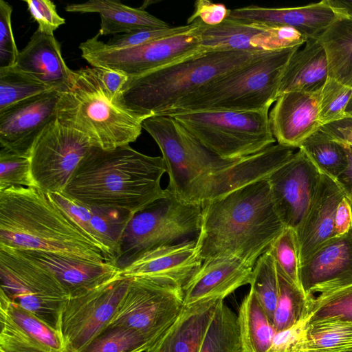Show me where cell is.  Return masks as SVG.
I'll list each match as a JSON object with an SVG mask.
<instances>
[{
	"label": "cell",
	"instance_id": "9c48e42d",
	"mask_svg": "<svg viewBox=\"0 0 352 352\" xmlns=\"http://www.w3.org/2000/svg\"><path fill=\"white\" fill-rule=\"evenodd\" d=\"M201 214V206L181 201L167 190L165 197L129 219L120 239L114 265L121 271L151 250L197 234Z\"/></svg>",
	"mask_w": 352,
	"mask_h": 352
},
{
	"label": "cell",
	"instance_id": "f35d334b",
	"mask_svg": "<svg viewBox=\"0 0 352 352\" xmlns=\"http://www.w3.org/2000/svg\"><path fill=\"white\" fill-rule=\"evenodd\" d=\"M250 286L273 324L279 286L276 262L267 250L258 258L253 267Z\"/></svg>",
	"mask_w": 352,
	"mask_h": 352
},
{
	"label": "cell",
	"instance_id": "7c38bea8",
	"mask_svg": "<svg viewBox=\"0 0 352 352\" xmlns=\"http://www.w3.org/2000/svg\"><path fill=\"white\" fill-rule=\"evenodd\" d=\"M199 27L190 32L120 50L107 47L105 43L99 40L97 34L80 43L79 49L82 57L92 67L116 70L132 78L203 51L200 45Z\"/></svg>",
	"mask_w": 352,
	"mask_h": 352
},
{
	"label": "cell",
	"instance_id": "d590c367",
	"mask_svg": "<svg viewBox=\"0 0 352 352\" xmlns=\"http://www.w3.org/2000/svg\"><path fill=\"white\" fill-rule=\"evenodd\" d=\"M279 294L274 314L276 332L295 324L309 310L308 298L303 289L294 285L277 266Z\"/></svg>",
	"mask_w": 352,
	"mask_h": 352
},
{
	"label": "cell",
	"instance_id": "f907efd6",
	"mask_svg": "<svg viewBox=\"0 0 352 352\" xmlns=\"http://www.w3.org/2000/svg\"><path fill=\"white\" fill-rule=\"evenodd\" d=\"M320 129L333 140L352 146V115L324 124Z\"/></svg>",
	"mask_w": 352,
	"mask_h": 352
},
{
	"label": "cell",
	"instance_id": "d4e9b609",
	"mask_svg": "<svg viewBox=\"0 0 352 352\" xmlns=\"http://www.w3.org/2000/svg\"><path fill=\"white\" fill-rule=\"evenodd\" d=\"M18 251L50 271L69 296L82 294L120 273L116 266L109 262H96L42 251Z\"/></svg>",
	"mask_w": 352,
	"mask_h": 352
},
{
	"label": "cell",
	"instance_id": "83f0119b",
	"mask_svg": "<svg viewBox=\"0 0 352 352\" xmlns=\"http://www.w3.org/2000/svg\"><path fill=\"white\" fill-rule=\"evenodd\" d=\"M220 300H212L184 306L175 322L145 352H199Z\"/></svg>",
	"mask_w": 352,
	"mask_h": 352
},
{
	"label": "cell",
	"instance_id": "ee69618b",
	"mask_svg": "<svg viewBox=\"0 0 352 352\" xmlns=\"http://www.w3.org/2000/svg\"><path fill=\"white\" fill-rule=\"evenodd\" d=\"M12 186L36 187L32 178L30 156L0 149V191Z\"/></svg>",
	"mask_w": 352,
	"mask_h": 352
},
{
	"label": "cell",
	"instance_id": "6da1fadb",
	"mask_svg": "<svg viewBox=\"0 0 352 352\" xmlns=\"http://www.w3.org/2000/svg\"><path fill=\"white\" fill-rule=\"evenodd\" d=\"M201 208L196 247L202 261L236 258L254 267L285 228L275 208L267 179L238 188Z\"/></svg>",
	"mask_w": 352,
	"mask_h": 352
},
{
	"label": "cell",
	"instance_id": "b9f144b4",
	"mask_svg": "<svg viewBox=\"0 0 352 352\" xmlns=\"http://www.w3.org/2000/svg\"><path fill=\"white\" fill-rule=\"evenodd\" d=\"M197 19L192 23L177 27L144 28L131 32L114 35L105 45L107 47L120 50L138 47L148 43L192 32L200 24Z\"/></svg>",
	"mask_w": 352,
	"mask_h": 352
},
{
	"label": "cell",
	"instance_id": "60d3db41",
	"mask_svg": "<svg viewBox=\"0 0 352 352\" xmlns=\"http://www.w3.org/2000/svg\"><path fill=\"white\" fill-rule=\"evenodd\" d=\"M267 251L284 274L302 289L299 278V252L296 230L285 227L272 243Z\"/></svg>",
	"mask_w": 352,
	"mask_h": 352
},
{
	"label": "cell",
	"instance_id": "9f6ffc18",
	"mask_svg": "<svg viewBox=\"0 0 352 352\" xmlns=\"http://www.w3.org/2000/svg\"><path fill=\"white\" fill-rule=\"evenodd\" d=\"M0 352H4V351H2V350H0Z\"/></svg>",
	"mask_w": 352,
	"mask_h": 352
},
{
	"label": "cell",
	"instance_id": "f6af8a7d",
	"mask_svg": "<svg viewBox=\"0 0 352 352\" xmlns=\"http://www.w3.org/2000/svg\"><path fill=\"white\" fill-rule=\"evenodd\" d=\"M311 314L307 312L292 327L276 332L267 352H307V329Z\"/></svg>",
	"mask_w": 352,
	"mask_h": 352
},
{
	"label": "cell",
	"instance_id": "ba28073f",
	"mask_svg": "<svg viewBox=\"0 0 352 352\" xmlns=\"http://www.w3.org/2000/svg\"><path fill=\"white\" fill-rule=\"evenodd\" d=\"M268 111H192L168 116L220 157L239 160L261 151L276 142Z\"/></svg>",
	"mask_w": 352,
	"mask_h": 352
},
{
	"label": "cell",
	"instance_id": "30bf717a",
	"mask_svg": "<svg viewBox=\"0 0 352 352\" xmlns=\"http://www.w3.org/2000/svg\"><path fill=\"white\" fill-rule=\"evenodd\" d=\"M0 291L11 301L60 332L62 310L69 295L50 271L0 245Z\"/></svg>",
	"mask_w": 352,
	"mask_h": 352
},
{
	"label": "cell",
	"instance_id": "816d5d0a",
	"mask_svg": "<svg viewBox=\"0 0 352 352\" xmlns=\"http://www.w3.org/2000/svg\"><path fill=\"white\" fill-rule=\"evenodd\" d=\"M352 229V205L345 196L339 203L334 221L335 237L342 236Z\"/></svg>",
	"mask_w": 352,
	"mask_h": 352
},
{
	"label": "cell",
	"instance_id": "4dcf8cb0",
	"mask_svg": "<svg viewBox=\"0 0 352 352\" xmlns=\"http://www.w3.org/2000/svg\"><path fill=\"white\" fill-rule=\"evenodd\" d=\"M318 39L326 52L329 77L352 87V18L338 16Z\"/></svg>",
	"mask_w": 352,
	"mask_h": 352
},
{
	"label": "cell",
	"instance_id": "603a6c76",
	"mask_svg": "<svg viewBox=\"0 0 352 352\" xmlns=\"http://www.w3.org/2000/svg\"><path fill=\"white\" fill-rule=\"evenodd\" d=\"M345 196L336 180L322 173L314 199L296 230L300 265L324 243L335 238L336 212Z\"/></svg>",
	"mask_w": 352,
	"mask_h": 352
},
{
	"label": "cell",
	"instance_id": "f5cc1de1",
	"mask_svg": "<svg viewBox=\"0 0 352 352\" xmlns=\"http://www.w3.org/2000/svg\"><path fill=\"white\" fill-rule=\"evenodd\" d=\"M342 144L347 153L349 164L345 170L338 177L336 182L352 205V146Z\"/></svg>",
	"mask_w": 352,
	"mask_h": 352
},
{
	"label": "cell",
	"instance_id": "2e32d148",
	"mask_svg": "<svg viewBox=\"0 0 352 352\" xmlns=\"http://www.w3.org/2000/svg\"><path fill=\"white\" fill-rule=\"evenodd\" d=\"M322 173L299 149L268 178L276 212L285 227L295 230L316 195Z\"/></svg>",
	"mask_w": 352,
	"mask_h": 352
},
{
	"label": "cell",
	"instance_id": "836d02e7",
	"mask_svg": "<svg viewBox=\"0 0 352 352\" xmlns=\"http://www.w3.org/2000/svg\"><path fill=\"white\" fill-rule=\"evenodd\" d=\"M199 352H241L238 317L223 300L216 307Z\"/></svg>",
	"mask_w": 352,
	"mask_h": 352
},
{
	"label": "cell",
	"instance_id": "3957f363",
	"mask_svg": "<svg viewBox=\"0 0 352 352\" xmlns=\"http://www.w3.org/2000/svg\"><path fill=\"white\" fill-rule=\"evenodd\" d=\"M0 245L107 262L82 228L37 187L0 191Z\"/></svg>",
	"mask_w": 352,
	"mask_h": 352
},
{
	"label": "cell",
	"instance_id": "1f68e13d",
	"mask_svg": "<svg viewBox=\"0 0 352 352\" xmlns=\"http://www.w3.org/2000/svg\"><path fill=\"white\" fill-rule=\"evenodd\" d=\"M237 317L241 352H267L276 331L252 289L242 301Z\"/></svg>",
	"mask_w": 352,
	"mask_h": 352
},
{
	"label": "cell",
	"instance_id": "ab89813d",
	"mask_svg": "<svg viewBox=\"0 0 352 352\" xmlns=\"http://www.w3.org/2000/svg\"><path fill=\"white\" fill-rule=\"evenodd\" d=\"M155 342L135 331L109 326L80 352H145Z\"/></svg>",
	"mask_w": 352,
	"mask_h": 352
},
{
	"label": "cell",
	"instance_id": "f546056e",
	"mask_svg": "<svg viewBox=\"0 0 352 352\" xmlns=\"http://www.w3.org/2000/svg\"><path fill=\"white\" fill-rule=\"evenodd\" d=\"M66 12H96L100 16L99 36L125 34L144 28H165L169 25L145 11L132 8L118 0H89L80 3L67 4Z\"/></svg>",
	"mask_w": 352,
	"mask_h": 352
},
{
	"label": "cell",
	"instance_id": "484cf974",
	"mask_svg": "<svg viewBox=\"0 0 352 352\" xmlns=\"http://www.w3.org/2000/svg\"><path fill=\"white\" fill-rule=\"evenodd\" d=\"M48 194L95 242L106 261L114 265L120 239L133 214L117 210L89 207L62 193Z\"/></svg>",
	"mask_w": 352,
	"mask_h": 352
},
{
	"label": "cell",
	"instance_id": "11a10c76",
	"mask_svg": "<svg viewBox=\"0 0 352 352\" xmlns=\"http://www.w3.org/2000/svg\"><path fill=\"white\" fill-rule=\"evenodd\" d=\"M345 112L346 115H352V95L346 107Z\"/></svg>",
	"mask_w": 352,
	"mask_h": 352
},
{
	"label": "cell",
	"instance_id": "8fae6325",
	"mask_svg": "<svg viewBox=\"0 0 352 352\" xmlns=\"http://www.w3.org/2000/svg\"><path fill=\"white\" fill-rule=\"evenodd\" d=\"M184 307L183 288L177 284L164 280L131 278L109 326L127 328L156 341Z\"/></svg>",
	"mask_w": 352,
	"mask_h": 352
},
{
	"label": "cell",
	"instance_id": "8d00e7d4",
	"mask_svg": "<svg viewBox=\"0 0 352 352\" xmlns=\"http://www.w3.org/2000/svg\"><path fill=\"white\" fill-rule=\"evenodd\" d=\"M54 89H55L14 66L1 67L0 68V112L21 101Z\"/></svg>",
	"mask_w": 352,
	"mask_h": 352
},
{
	"label": "cell",
	"instance_id": "7dc6e473",
	"mask_svg": "<svg viewBox=\"0 0 352 352\" xmlns=\"http://www.w3.org/2000/svg\"><path fill=\"white\" fill-rule=\"evenodd\" d=\"M27 3L32 18L38 23L37 30L49 35L60 25L65 20L57 12L55 4L50 0H23Z\"/></svg>",
	"mask_w": 352,
	"mask_h": 352
},
{
	"label": "cell",
	"instance_id": "5b68a950",
	"mask_svg": "<svg viewBox=\"0 0 352 352\" xmlns=\"http://www.w3.org/2000/svg\"><path fill=\"white\" fill-rule=\"evenodd\" d=\"M264 54L203 50L160 69L129 78L120 103L143 120L164 114L200 87Z\"/></svg>",
	"mask_w": 352,
	"mask_h": 352
},
{
	"label": "cell",
	"instance_id": "8992f818",
	"mask_svg": "<svg viewBox=\"0 0 352 352\" xmlns=\"http://www.w3.org/2000/svg\"><path fill=\"white\" fill-rule=\"evenodd\" d=\"M56 119L104 150L135 142L144 120L110 98L93 67L72 71L69 84L61 91Z\"/></svg>",
	"mask_w": 352,
	"mask_h": 352
},
{
	"label": "cell",
	"instance_id": "277c9868",
	"mask_svg": "<svg viewBox=\"0 0 352 352\" xmlns=\"http://www.w3.org/2000/svg\"><path fill=\"white\" fill-rule=\"evenodd\" d=\"M142 125L161 151L170 193L181 201L201 206L226 193L232 181L230 168L240 159L220 157L170 116H150Z\"/></svg>",
	"mask_w": 352,
	"mask_h": 352
},
{
	"label": "cell",
	"instance_id": "4316f807",
	"mask_svg": "<svg viewBox=\"0 0 352 352\" xmlns=\"http://www.w3.org/2000/svg\"><path fill=\"white\" fill-rule=\"evenodd\" d=\"M14 67L60 91L69 84L73 71L66 65L62 56L60 45L55 36L38 30L19 51Z\"/></svg>",
	"mask_w": 352,
	"mask_h": 352
},
{
	"label": "cell",
	"instance_id": "f1b7e54d",
	"mask_svg": "<svg viewBox=\"0 0 352 352\" xmlns=\"http://www.w3.org/2000/svg\"><path fill=\"white\" fill-rule=\"evenodd\" d=\"M329 77L326 52L318 38H308L302 50L289 58L280 83L278 96L289 91L320 92Z\"/></svg>",
	"mask_w": 352,
	"mask_h": 352
},
{
	"label": "cell",
	"instance_id": "9a60e30c",
	"mask_svg": "<svg viewBox=\"0 0 352 352\" xmlns=\"http://www.w3.org/2000/svg\"><path fill=\"white\" fill-rule=\"evenodd\" d=\"M198 32L202 50L262 54L301 46L307 40L292 28L243 23L229 19L214 26L201 21Z\"/></svg>",
	"mask_w": 352,
	"mask_h": 352
},
{
	"label": "cell",
	"instance_id": "74e56055",
	"mask_svg": "<svg viewBox=\"0 0 352 352\" xmlns=\"http://www.w3.org/2000/svg\"><path fill=\"white\" fill-rule=\"evenodd\" d=\"M309 324L322 321L352 323V285L331 292L308 297Z\"/></svg>",
	"mask_w": 352,
	"mask_h": 352
},
{
	"label": "cell",
	"instance_id": "d6a6232c",
	"mask_svg": "<svg viewBox=\"0 0 352 352\" xmlns=\"http://www.w3.org/2000/svg\"><path fill=\"white\" fill-rule=\"evenodd\" d=\"M320 172L336 180L349 164L347 153L341 142L320 128L299 146Z\"/></svg>",
	"mask_w": 352,
	"mask_h": 352
},
{
	"label": "cell",
	"instance_id": "5bb4252c",
	"mask_svg": "<svg viewBox=\"0 0 352 352\" xmlns=\"http://www.w3.org/2000/svg\"><path fill=\"white\" fill-rule=\"evenodd\" d=\"M94 146L82 133L52 121L36 138L30 152L32 178L46 193H62L82 158Z\"/></svg>",
	"mask_w": 352,
	"mask_h": 352
},
{
	"label": "cell",
	"instance_id": "db71d44e",
	"mask_svg": "<svg viewBox=\"0 0 352 352\" xmlns=\"http://www.w3.org/2000/svg\"><path fill=\"white\" fill-rule=\"evenodd\" d=\"M325 1L339 16L352 18V0H325Z\"/></svg>",
	"mask_w": 352,
	"mask_h": 352
},
{
	"label": "cell",
	"instance_id": "681fc988",
	"mask_svg": "<svg viewBox=\"0 0 352 352\" xmlns=\"http://www.w3.org/2000/svg\"><path fill=\"white\" fill-rule=\"evenodd\" d=\"M93 67L110 98L120 103V98L123 88L129 78L125 74L116 70L102 67Z\"/></svg>",
	"mask_w": 352,
	"mask_h": 352
},
{
	"label": "cell",
	"instance_id": "7bdbcfd3",
	"mask_svg": "<svg viewBox=\"0 0 352 352\" xmlns=\"http://www.w3.org/2000/svg\"><path fill=\"white\" fill-rule=\"evenodd\" d=\"M352 95V87L329 77L320 94L318 118L321 126L345 116Z\"/></svg>",
	"mask_w": 352,
	"mask_h": 352
},
{
	"label": "cell",
	"instance_id": "4fadbf2b",
	"mask_svg": "<svg viewBox=\"0 0 352 352\" xmlns=\"http://www.w3.org/2000/svg\"><path fill=\"white\" fill-rule=\"evenodd\" d=\"M131 278L120 273L82 294L69 296L61 313L60 333L69 352H80L108 327Z\"/></svg>",
	"mask_w": 352,
	"mask_h": 352
},
{
	"label": "cell",
	"instance_id": "d6986e66",
	"mask_svg": "<svg viewBox=\"0 0 352 352\" xmlns=\"http://www.w3.org/2000/svg\"><path fill=\"white\" fill-rule=\"evenodd\" d=\"M299 278L307 298L352 285V229L327 241L300 265Z\"/></svg>",
	"mask_w": 352,
	"mask_h": 352
},
{
	"label": "cell",
	"instance_id": "e0dca14e",
	"mask_svg": "<svg viewBox=\"0 0 352 352\" xmlns=\"http://www.w3.org/2000/svg\"><path fill=\"white\" fill-rule=\"evenodd\" d=\"M60 90L28 98L0 112V146L30 156L41 132L56 119Z\"/></svg>",
	"mask_w": 352,
	"mask_h": 352
},
{
	"label": "cell",
	"instance_id": "ac0fdd59",
	"mask_svg": "<svg viewBox=\"0 0 352 352\" xmlns=\"http://www.w3.org/2000/svg\"><path fill=\"white\" fill-rule=\"evenodd\" d=\"M0 350L4 352H69L60 333L0 291Z\"/></svg>",
	"mask_w": 352,
	"mask_h": 352
},
{
	"label": "cell",
	"instance_id": "e575fe53",
	"mask_svg": "<svg viewBox=\"0 0 352 352\" xmlns=\"http://www.w3.org/2000/svg\"><path fill=\"white\" fill-rule=\"evenodd\" d=\"M307 352H352V323L322 321L309 324Z\"/></svg>",
	"mask_w": 352,
	"mask_h": 352
},
{
	"label": "cell",
	"instance_id": "7a4b0ae2",
	"mask_svg": "<svg viewBox=\"0 0 352 352\" xmlns=\"http://www.w3.org/2000/svg\"><path fill=\"white\" fill-rule=\"evenodd\" d=\"M165 173L162 157L143 154L129 145L108 150L92 146L62 194L89 207L134 214L166 195L161 186Z\"/></svg>",
	"mask_w": 352,
	"mask_h": 352
},
{
	"label": "cell",
	"instance_id": "cb8c5ba5",
	"mask_svg": "<svg viewBox=\"0 0 352 352\" xmlns=\"http://www.w3.org/2000/svg\"><path fill=\"white\" fill-rule=\"evenodd\" d=\"M338 16L325 0H322L296 8L248 6L230 10L227 19L243 23L292 28L308 39L318 38Z\"/></svg>",
	"mask_w": 352,
	"mask_h": 352
},
{
	"label": "cell",
	"instance_id": "7402d4cb",
	"mask_svg": "<svg viewBox=\"0 0 352 352\" xmlns=\"http://www.w3.org/2000/svg\"><path fill=\"white\" fill-rule=\"evenodd\" d=\"M252 274L253 267L236 258L206 259L183 287L184 306L223 300L239 287L250 285Z\"/></svg>",
	"mask_w": 352,
	"mask_h": 352
},
{
	"label": "cell",
	"instance_id": "52a82bcc",
	"mask_svg": "<svg viewBox=\"0 0 352 352\" xmlns=\"http://www.w3.org/2000/svg\"><path fill=\"white\" fill-rule=\"evenodd\" d=\"M300 47L267 52L249 63L210 80L162 115L192 111L269 109L278 97L285 67Z\"/></svg>",
	"mask_w": 352,
	"mask_h": 352
},
{
	"label": "cell",
	"instance_id": "ffe728a7",
	"mask_svg": "<svg viewBox=\"0 0 352 352\" xmlns=\"http://www.w3.org/2000/svg\"><path fill=\"white\" fill-rule=\"evenodd\" d=\"M202 262L197 254L196 240H186L142 254L120 274L129 278L168 280L183 288Z\"/></svg>",
	"mask_w": 352,
	"mask_h": 352
},
{
	"label": "cell",
	"instance_id": "44dd1931",
	"mask_svg": "<svg viewBox=\"0 0 352 352\" xmlns=\"http://www.w3.org/2000/svg\"><path fill=\"white\" fill-rule=\"evenodd\" d=\"M320 91H289L278 97L269 115L271 130L278 144L299 148L321 127L318 118Z\"/></svg>",
	"mask_w": 352,
	"mask_h": 352
},
{
	"label": "cell",
	"instance_id": "c3c4849f",
	"mask_svg": "<svg viewBox=\"0 0 352 352\" xmlns=\"http://www.w3.org/2000/svg\"><path fill=\"white\" fill-rule=\"evenodd\" d=\"M230 12V10L222 3H215L208 0H197L195 3L192 14L187 19V24L199 19L207 25H217L228 17Z\"/></svg>",
	"mask_w": 352,
	"mask_h": 352
},
{
	"label": "cell",
	"instance_id": "bcb514c9",
	"mask_svg": "<svg viewBox=\"0 0 352 352\" xmlns=\"http://www.w3.org/2000/svg\"><path fill=\"white\" fill-rule=\"evenodd\" d=\"M12 6L0 0V68L14 66L19 53L12 28Z\"/></svg>",
	"mask_w": 352,
	"mask_h": 352
}]
</instances>
